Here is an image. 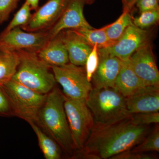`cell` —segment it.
Segmentation results:
<instances>
[{
	"label": "cell",
	"mask_w": 159,
	"mask_h": 159,
	"mask_svg": "<svg viewBox=\"0 0 159 159\" xmlns=\"http://www.w3.org/2000/svg\"><path fill=\"white\" fill-rule=\"evenodd\" d=\"M148 125L134 124L129 117L106 125L95 124L82 151L98 159H110L114 155L129 150L148 135Z\"/></svg>",
	"instance_id": "cell-1"
},
{
	"label": "cell",
	"mask_w": 159,
	"mask_h": 159,
	"mask_svg": "<svg viewBox=\"0 0 159 159\" xmlns=\"http://www.w3.org/2000/svg\"><path fill=\"white\" fill-rule=\"evenodd\" d=\"M65 96L56 87L47 94L35 123L57 142L67 156L76 152L67 119L64 104Z\"/></svg>",
	"instance_id": "cell-2"
},
{
	"label": "cell",
	"mask_w": 159,
	"mask_h": 159,
	"mask_svg": "<svg viewBox=\"0 0 159 159\" xmlns=\"http://www.w3.org/2000/svg\"><path fill=\"white\" fill-rule=\"evenodd\" d=\"M17 51L20 62L11 79L39 93H48L57 83L51 67L40 59L37 53Z\"/></svg>",
	"instance_id": "cell-3"
},
{
	"label": "cell",
	"mask_w": 159,
	"mask_h": 159,
	"mask_svg": "<svg viewBox=\"0 0 159 159\" xmlns=\"http://www.w3.org/2000/svg\"><path fill=\"white\" fill-rule=\"evenodd\" d=\"M85 102L96 125L112 124L130 116L126 108L125 97L113 88L93 87Z\"/></svg>",
	"instance_id": "cell-4"
},
{
	"label": "cell",
	"mask_w": 159,
	"mask_h": 159,
	"mask_svg": "<svg viewBox=\"0 0 159 159\" xmlns=\"http://www.w3.org/2000/svg\"><path fill=\"white\" fill-rule=\"evenodd\" d=\"M2 85L10 100L14 116L29 124L35 123L47 94L39 93L11 79L4 82Z\"/></svg>",
	"instance_id": "cell-5"
},
{
	"label": "cell",
	"mask_w": 159,
	"mask_h": 159,
	"mask_svg": "<svg viewBox=\"0 0 159 159\" xmlns=\"http://www.w3.org/2000/svg\"><path fill=\"white\" fill-rule=\"evenodd\" d=\"M67 119L76 151L82 149L95 125L93 115L85 100L65 97L64 104Z\"/></svg>",
	"instance_id": "cell-6"
},
{
	"label": "cell",
	"mask_w": 159,
	"mask_h": 159,
	"mask_svg": "<svg viewBox=\"0 0 159 159\" xmlns=\"http://www.w3.org/2000/svg\"><path fill=\"white\" fill-rule=\"evenodd\" d=\"M51 68L56 82L61 86L66 97L85 100L93 87L87 79L85 70L70 62Z\"/></svg>",
	"instance_id": "cell-7"
},
{
	"label": "cell",
	"mask_w": 159,
	"mask_h": 159,
	"mask_svg": "<svg viewBox=\"0 0 159 159\" xmlns=\"http://www.w3.org/2000/svg\"><path fill=\"white\" fill-rule=\"evenodd\" d=\"M148 33L146 30L134 25L129 26L124 34L111 45L98 48L99 56H109L118 57L122 61L129 59L141 46L147 42Z\"/></svg>",
	"instance_id": "cell-8"
},
{
	"label": "cell",
	"mask_w": 159,
	"mask_h": 159,
	"mask_svg": "<svg viewBox=\"0 0 159 159\" xmlns=\"http://www.w3.org/2000/svg\"><path fill=\"white\" fill-rule=\"evenodd\" d=\"M50 39L48 31H27L20 27L1 34L0 43L15 51L37 53Z\"/></svg>",
	"instance_id": "cell-9"
},
{
	"label": "cell",
	"mask_w": 159,
	"mask_h": 159,
	"mask_svg": "<svg viewBox=\"0 0 159 159\" xmlns=\"http://www.w3.org/2000/svg\"><path fill=\"white\" fill-rule=\"evenodd\" d=\"M131 66L146 86H159V72L150 43L141 46L129 58Z\"/></svg>",
	"instance_id": "cell-10"
},
{
	"label": "cell",
	"mask_w": 159,
	"mask_h": 159,
	"mask_svg": "<svg viewBox=\"0 0 159 159\" xmlns=\"http://www.w3.org/2000/svg\"><path fill=\"white\" fill-rule=\"evenodd\" d=\"M69 0H49L35 10L29 21L20 28L27 31H48L60 17Z\"/></svg>",
	"instance_id": "cell-11"
},
{
	"label": "cell",
	"mask_w": 159,
	"mask_h": 159,
	"mask_svg": "<svg viewBox=\"0 0 159 159\" xmlns=\"http://www.w3.org/2000/svg\"><path fill=\"white\" fill-rule=\"evenodd\" d=\"M84 0H69L60 17L48 30L50 39L66 30L93 29L84 15Z\"/></svg>",
	"instance_id": "cell-12"
},
{
	"label": "cell",
	"mask_w": 159,
	"mask_h": 159,
	"mask_svg": "<svg viewBox=\"0 0 159 159\" xmlns=\"http://www.w3.org/2000/svg\"><path fill=\"white\" fill-rule=\"evenodd\" d=\"M125 98L129 115L159 112V86L144 87L135 93Z\"/></svg>",
	"instance_id": "cell-13"
},
{
	"label": "cell",
	"mask_w": 159,
	"mask_h": 159,
	"mask_svg": "<svg viewBox=\"0 0 159 159\" xmlns=\"http://www.w3.org/2000/svg\"><path fill=\"white\" fill-rule=\"evenodd\" d=\"M122 61L114 56H99V65L92 77L94 87L113 88L121 66Z\"/></svg>",
	"instance_id": "cell-14"
},
{
	"label": "cell",
	"mask_w": 159,
	"mask_h": 159,
	"mask_svg": "<svg viewBox=\"0 0 159 159\" xmlns=\"http://www.w3.org/2000/svg\"><path fill=\"white\" fill-rule=\"evenodd\" d=\"M59 34L67 51L70 62L77 66H84L93 47L73 30H64Z\"/></svg>",
	"instance_id": "cell-15"
},
{
	"label": "cell",
	"mask_w": 159,
	"mask_h": 159,
	"mask_svg": "<svg viewBox=\"0 0 159 159\" xmlns=\"http://www.w3.org/2000/svg\"><path fill=\"white\" fill-rule=\"evenodd\" d=\"M37 54L40 59L51 67L70 62L67 51L59 34L49 40Z\"/></svg>",
	"instance_id": "cell-16"
},
{
	"label": "cell",
	"mask_w": 159,
	"mask_h": 159,
	"mask_svg": "<svg viewBox=\"0 0 159 159\" xmlns=\"http://www.w3.org/2000/svg\"><path fill=\"white\" fill-rule=\"evenodd\" d=\"M145 86L132 67L129 58L122 61L114 88L124 97H127L135 93Z\"/></svg>",
	"instance_id": "cell-17"
},
{
	"label": "cell",
	"mask_w": 159,
	"mask_h": 159,
	"mask_svg": "<svg viewBox=\"0 0 159 159\" xmlns=\"http://www.w3.org/2000/svg\"><path fill=\"white\" fill-rule=\"evenodd\" d=\"M19 62L17 51L11 50L0 43V84L12 78Z\"/></svg>",
	"instance_id": "cell-18"
},
{
	"label": "cell",
	"mask_w": 159,
	"mask_h": 159,
	"mask_svg": "<svg viewBox=\"0 0 159 159\" xmlns=\"http://www.w3.org/2000/svg\"><path fill=\"white\" fill-rule=\"evenodd\" d=\"M29 124L37 137L39 148L45 158L61 159L63 151L57 142L45 133L36 123L32 122Z\"/></svg>",
	"instance_id": "cell-19"
},
{
	"label": "cell",
	"mask_w": 159,
	"mask_h": 159,
	"mask_svg": "<svg viewBox=\"0 0 159 159\" xmlns=\"http://www.w3.org/2000/svg\"><path fill=\"white\" fill-rule=\"evenodd\" d=\"M107 28V25L98 29H80L73 30L91 47L97 44L98 48H102L115 43L110 40L107 37L106 32Z\"/></svg>",
	"instance_id": "cell-20"
},
{
	"label": "cell",
	"mask_w": 159,
	"mask_h": 159,
	"mask_svg": "<svg viewBox=\"0 0 159 159\" xmlns=\"http://www.w3.org/2000/svg\"><path fill=\"white\" fill-rule=\"evenodd\" d=\"M129 9L124 7L122 15L114 23L107 25L106 32L109 39L115 43L124 34L129 26L133 25V18L129 13Z\"/></svg>",
	"instance_id": "cell-21"
},
{
	"label": "cell",
	"mask_w": 159,
	"mask_h": 159,
	"mask_svg": "<svg viewBox=\"0 0 159 159\" xmlns=\"http://www.w3.org/2000/svg\"><path fill=\"white\" fill-rule=\"evenodd\" d=\"M132 151L146 152L159 151V129L157 126L147 137L133 147Z\"/></svg>",
	"instance_id": "cell-22"
},
{
	"label": "cell",
	"mask_w": 159,
	"mask_h": 159,
	"mask_svg": "<svg viewBox=\"0 0 159 159\" xmlns=\"http://www.w3.org/2000/svg\"><path fill=\"white\" fill-rule=\"evenodd\" d=\"M31 9L30 6L26 2L24 3L19 10L15 14L8 25L2 34L7 33L17 27H21L26 25L31 18Z\"/></svg>",
	"instance_id": "cell-23"
},
{
	"label": "cell",
	"mask_w": 159,
	"mask_h": 159,
	"mask_svg": "<svg viewBox=\"0 0 159 159\" xmlns=\"http://www.w3.org/2000/svg\"><path fill=\"white\" fill-rule=\"evenodd\" d=\"M159 20V9L148 10L140 12V15L132 19L134 25L145 29L156 24Z\"/></svg>",
	"instance_id": "cell-24"
},
{
	"label": "cell",
	"mask_w": 159,
	"mask_h": 159,
	"mask_svg": "<svg viewBox=\"0 0 159 159\" xmlns=\"http://www.w3.org/2000/svg\"><path fill=\"white\" fill-rule=\"evenodd\" d=\"M99 61L98 48L97 44L93 47L92 51L87 58L85 66L87 77L89 82L92 81L93 75L97 70Z\"/></svg>",
	"instance_id": "cell-25"
},
{
	"label": "cell",
	"mask_w": 159,
	"mask_h": 159,
	"mask_svg": "<svg viewBox=\"0 0 159 159\" xmlns=\"http://www.w3.org/2000/svg\"><path fill=\"white\" fill-rule=\"evenodd\" d=\"M131 121L136 125H148L159 122V113H142L130 114Z\"/></svg>",
	"instance_id": "cell-26"
},
{
	"label": "cell",
	"mask_w": 159,
	"mask_h": 159,
	"mask_svg": "<svg viewBox=\"0 0 159 159\" xmlns=\"http://www.w3.org/2000/svg\"><path fill=\"white\" fill-rule=\"evenodd\" d=\"M14 116L11 102L2 84H0V117Z\"/></svg>",
	"instance_id": "cell-27"
},
{
	"label": "cell",
	"mask_w": 159,
	"mask_h": 159,
	"mask_svg": "<svg viewBox=\"0 0 159 159\" xmlns=\"http://www.w3.org/2000/svg\"><path fill=\"white\" fill-rule=\"evenodd\" d=\"M20 0H0V24L6 21Z\"/></svg>",
	"instance_id": "cell-28"
},
{
	"label": "cell",
	"mask_w": 159,
	"mask_h": 159,
	"mask_svg": "<svg viewBox=\"0 0 159 159\" xmlns=\"http://www.w3.org/2000/svg\"><path fill=\"white\" fill-rule=\"evenodd\" d=\"M157 157L153 154L146 152H134L127 150L114 155L111 159H155Z\"/></svg>",
	"instance_id": "cell-29"
},
{
	"label": "cell",
	"mask_w": 159,
	"mask_h": 159,
	"mask_svg": "<svg viewBox=\"0 0 159 159\" xmlns=\"http://www.w3.org/2000/svg\"><path fill=\"white\" fill-rule=\"evenodd\" d=\"M136 4L140 12L159 9V0H137Z\"/></svg>",
	"instance_id": "cell-30"
},
{
	"label": "cell",
	"mask_w": 159,
	"mask_h": 159,
	"mask_svg": "<svg viewBox=\"0 0 159 159\" xmlns=\"http://www.w3.org/2000/svg\"><path fill=\"white\" fill-rule=\"evenodd\" d=\"M25 2L30 6L31 10H36L39 8V0H26Z\"/></svg>",
	"instance_id": "cell-31"
},
{
	"label": "cell",
	"mask_w": 159,
	"mask_h": 159,
	"mask_svg": "<svg viewBox=\"0 0 159 159\" xmlns=\"http://www.w3.org/2000/svg\"><path fill=\"white\" fill-rule=\"evenodd\" d=\"M122 1L125 7L131 9L136 4L137 0H122Z\"/></svg>",
	"instance_id": "cell-32"
},
{
	"label": "cell",
	"mask_w": 159,
	"mask_h": 159,
	"mask_svg": "<svg viewBox=\"0 0 159 159\" xmlns=\"http://www.w3.org/2000/svg\"><path fill=\"white\" fill-rule=\"evenodd\" d=\"M85 2L87 3L88 4H91L94 2V0H84Z\"/></svg>",
	"instance_id": "cell-33"
},
{
	"label": "cell",
	"mask_w": 159,
	"mask_h": 159,
	"mask_svg": "<svg viewBox=\"0 0 159 159\" xmlns=\"http://www.w3.org/2000/svg\"><path fill=\"white\" fill-rule=\"evenodd\" d=\"M0 36H1V34H0Z\"/></svg>",
	"instance_id": "cell-34"
}]
</instances>
